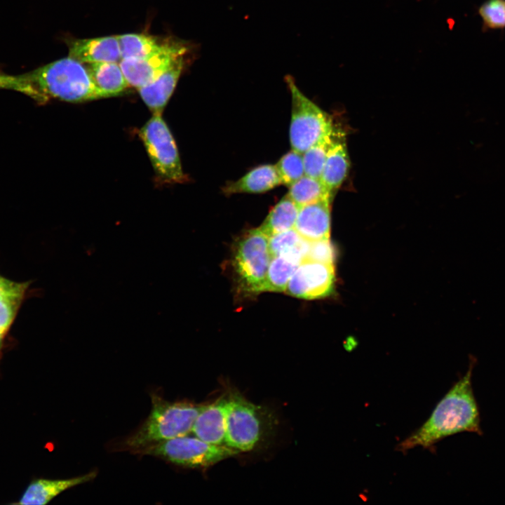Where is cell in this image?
<instances>
[{"label": "cell", "mask_w": 505, "mask_h": 505, "mask_svg": "<svg viewBox=\"0 0 505 505\" xmlns=\"http://www.w3.org/2000/svg\"><path fill=\"white\" fill-rule=\"evenodd\" d=\"M475 365L470 360L469 369L439 401L429 419L398 444L403 453L415 447L431 449L442 439L462 432L482 434L480 416L472 386Z\"/></svg>", "instance_id": "1"}, {"label": "cell", "mask_w": 505, "mask_h": 505, "mask_svg": "<svg viewBox=\"0 0 505 505\" xmlns=\"http://www.w3.org/2000/svg\"><path fill=\"white\" fill-rule=\"evenodd\" d=\"M23 74L39 92L43 105L52 99L80 102L103 97L86 66L69 56Z\"/></svg>", "instance_id": "2"}, {"label": "cell", "mask_w": 505, "mask_h": 505, "mask_svg": "<svg viewBox=\"0 0 505 505\" xmlns=\"http://www.w3.org/2000/svg\"><path fill=\"white\" fill-rule=\"evenodd\" d=\"M150 413L124 442L126 448L139 450L148 445L189 435L203 405L186 400L170 402L156 393L151 395Z\"/></svg>", "instance_id": "3"}, {"label": "cell", "mask_w": 505, "mask_h": 505, "mask_svg": "<svg viewBox=\"0 0 505 505\" xmlns=\"http://www.w3.org/2000/svg\"><path fill=\"white\" fill-rule=\"evenodd\" d=\"M137 452L195 469L213 466L239 453L226 445L211 444L189 434L148 445Z\"/></svg>", "instance_id": "4"}, {"label": "cell", "mask_w": 505, "mask_h": 505, "mask_svg": "<svg viewBox=\"0 0 505 505\" xmlns=\"http://www.w3.org/2000/svg\"><path fill=\"white\" fill-rule=\"evenodd\" d=\"M264 410L239 392L227 396L224 444L238 451L255 449L263 439L267 419Z\"/></svg>", "instance_id": "5"}, {"label": "cell", "mask_w": 505, "mask_h": 505, "mask_svg": "<svg viewBox=\"0 0 505 505\" xmlns=\"http://www.w3.org/2000/svg\"><path fill=\"white\" fill-rule=\"evenodd\" d=\"M271 257L269 237L260 228L248 231L237 242L234 266L243 291L252 294L264 292Z\"/></svg>", "instance_id": "6"}, {"label": "cell", "mask_w": 505, "mask_h": 505, "mask_svg": "<svg viewBox=\"0 0 505 505\" xmlns=\"http://www.w3.org/2000/svg\"><path fill=\"white\" fill-rule=\"evenodd\" d=\"M140 137L162 181L181 183L186 180L175 140L161 114H152L140 129Z\"/></svg>", "instance_id": "7"}, {"label": "cell", "mask_w": 505, "mask_h": 505, "mask_svg": "<svg viewBox=\"0 0 505 505\" xmlns=\"http://www.w3.org/2000/svg\"><path fill=\"white\" fill-rule=\"evenodd\" d=\"M286 82L292 100L290 145L303 154L333 129L327 114L299 90L293 78L288 76Z\"/></svg>", "instance_id": "8"}, {"label": "cell", "mask_w": 505, "mask_h": 505, "mask_svg": "<svg viewBox=\"0 0 505 505\" xmlns=\"http://www.w3.org/2000/svg\"><path fill=\"white\" fill-rule=\"evenodd\" d=\"M195 52L194 44L169 39L160 52L143 59H122L119 65L129 86L137 89L155 81L181 57Z\"/></svg>", "instance_id": "9"}, {"label": "cell", "mask_w": 505, "mask_h": 505, "mask_svg": "<svg viewBox=\"0 0 505 505\" xmlns=\"http://www.w3.org/2000/svg\"><path fill=\"white\" fill-rule=\"evenodd\" d=\"M334 282L333 264L305 259L291 276L285 292L299 298H321L331 293Z\"/></svg>", "instance_id": "10"}, {"label": "cell", "mask_w": 505, "mask_h": 505, "mask_svg": "<svg viewBox=\"0 0 505 505\" xmlns=\"http://www.w3.org/2000/svg\"><path fill=\"white\" fill-rule=\"evenodd\" d=\"M194 56V53H191L181 57L155 81L137 88L142 100L153 114H162L182 72Z\"/></svg>", "instance_id": "11"}, {"label": "cell", "mask_w": 505, "mask_h": 505, "mask_svg": "<svg viewBox=\"0 0 505 505\" xmlns=\"http://www.w3.org/2000/svg\"><path fill=\"white\" fill-rule=\"evenodd\" d=\"M330 201L331 198H325L299 207L294 229L306 241L329 239Z\"/></svg>", "instance_id": "12"}, {"label": "cell", "mask_w": 505, "mask_h": 505, "mask_svg": "<svg viewBox=\"0 0 505 505\" xmlns=\"http://www.w3.org/2000/svg\"><path fill=\"white\" fill-rule=\"evenodd\" d=\"M67 44L68 56L83 64L121 60L117 36L72 39Z\"/></svg>", "instance_id": "13"}, {"label": "cell", "mask_w": 505, "mask_h": 505, "mask_svg": "<svg viewBox=\"0 0 505 505\" xmlns=\"http://www.w3.org/2000/svg\"><path fill=\"white\" fill-rule=\"evenodd\" d=\"M227 405V396L203 405L193 426L194 436L211 444L225 445Z\"/></svg>", "instance_id": "14"}, {"label": "cell", "mask_w": 505, "mask_h": 505, "mask_svg": "<svg viewBox=\"0 0 505 505\" xmlns=\"http://www.w3.org/2000/svg\"><path fill=\"white\" fill-rule=\"evenodd\" d=\"M97 472L93 471L82 476L65 479L37 478L32 480L18 502L20 505H43L53 498L76 485L94 479Z\"/></svg>", "instance_id": "15"}, {"label": "cell", "mask_w": 505, "mask_h": 505, "mask_svg": "<svg viewBox=\"0 0 505 505\" xmlns=\"http://www.w3.org/2000/svg\"><path fill=\"white\" fill-rule=\"evenodd\" d=\"M83 65L93 84L103 97L118 95L130 86L119 62H104Z\"/></svg>", "instance_id": "16"}, {"label": "cell", "mask_w": 505, "mask_h": 505, "mask_svg": "<svg viewBox=\"0 0 505 505\" xmlns=\"http://www.w3.org/2000/svg\"><path fill=\"white\" fill-rule=\"evenodd\" d=\"M280 184H281L275 165L266 164L252 169L238 180L227 184L224 191L227 194H260Z\"/></svg>", "instance_id": "17"}, {"label": "cell", "mask_w": 505, "mask_h": 505, "mask_svg": "<svg viewBox=\"0 0 505 505\" xmlns=\"http://www.w3.org/2000/svg\"><path fill=\"white\" fill-rule=\"evenodd\" d=\"M349 167L346 144L335 140L329 149L320 180L326 189L332 195L347 175Z\"/></svg>", "instance_id": "18"}, {"label": "cell", "mask_w": 505, "mask_h": 505, "mask_svg": "<svg viewBox=\"0 0 505 505\" xmlns=\"http://www.w3.org/2000/svg\"><path fill=\"white\" fill-rule=\"evenodd\" d=\"M29 282L9 280L0 288V339L4 340L26 296Z\"/></svg>", "instance_id": "19"}, {"label": "cell", "mask_w": 505, "mask_h": 505, "mask_svg": "<svg viewBox=\"0 0 505 505\" xmlns=\"http://www.w3.org/2000/svg\"><path fill=\"white\" fill-rule=\"evenodd\" d=\"M121 60L143 59L162 50L169 39L163 42L159 39L143 34H126L117 36Z\"/></svg>", "instance_id": "20"}, {"label": "cell", "mask_w": 505, "mask_h": 505, "mask_svg": "<svg viewBox=\"0 0 505 505\" xmlns=\"http://www.w3.org/2000/svg\"><path fill=\"white\" fill-rule=\"evenodd\" d=\"M299 207L287 195L270 210L259 227L269 238L274 234L293 229Z\"/></svg>", "instance_id": "21"}, {"label": "cell", "mask_w": 505, "mask_h": 505, "mask_svg": "<svg viewBox=\"0 0 505 505\" xmlns=\"http://www.w3.org/2000/svg\"><path fill=\"white\" fill-rule=\"evenodd\" d=\"M269 243L271 257L289 255L300 261L307 258L310 246L294 228L270 236Z\"/></svg>", "instance_id": "22"}, {"label": "cell", "mask_w": 505, "mask_h": 505, "mask_svg": "<svg viewBox=\"0 0 505 505\" xmlns=\"http://www.w3.org/2000/svg\"><path fill=\"white\" fill-rule=\"evenodd\" d=\"M302 261L289 255L271 257L264 285V292H285L291 276Z\"/></svg>", "instance_id": "23"}, {"label": "cell", "mask_w": 505, "mask_h": 505, "mask_svg": "<svg viewBox=\"0 0 505 505\" xmlns=\"http://www.w3.org/2000/svg\"><path fill=\"white\" fill-rule=\"evenodd\" d=\"M286 195L299 207L332 197L320 179L306 175L289 187Z\"/></svg>", "instance_id": "24"}, {"label": "cell", "mask_w": 505, "mask_h": 505, "mask_svg": "<svg viewBox=\"0 0 505 505\" xmlns=\"http://www.w3.org/2000/svg\"><path fill=\"white\" fill-rule=\"evenodd\" d=\"M335 139L332 130L302 154L306 175L320 179L329 149Z\"/></svg>", "instance_id": "25"}, {"label": "cell", "mask_w": 505, "mask_h": 505, "mask_svg": "<svg viewBox=\"0 0 505 505\" xmlns=\"http://www.w3.org/2000/svg\"><path fill=\"white\" fill-rule=\"evenodd\" d=\"M275 167L281 184L287 187H290L305 175L302 154L293 149L283 155Z\"/></svg>", "instance_id": "26"}, {"label": "cell", "mask_w": 505, "mask_h": 505, "mask_svg": "<svg viewBox=\"0 0 505 505\" xmlns=\"http://www.w3.org/2000/svg\"><path fill=\"white\" fill-rule=\"evenodd\" d=\"M483 29L505 28V0H487L478 8Z\"/></svg>", "instance_id": "27"}, {"label": "cell", "mask_w": 505, "mask_h": 505, "mask_svg": "<svg viewBox=\"0 0 505 505\" xmlns=\"http://www.w3.org/2000/svg\"><path fill=\"white\" fill-rule=\"evenodd\" d=\"M0 89L14 90L22 93L39 105H43L39 92L23 74L11 75L0 71Z\"/></svg>", "instance_id": "28"}, {"label": "cell", "mask_w": 505, "mask_h": 505, "mask_svg": "<svg viewBox=\"0 0 505 505\" xmlns=\"http://www.w3.org/2000/svg\"><path fill=\"white\" fill-rule=\"evenodd\" d=\"M306 259L333 264V251L329 239L310 242Z\"/></svg>", "instance_id": "29"}, {"label": "cell", "mask_w": 505, "mask_h": 505, "mask_svg": "<svg viewBox=\"0 0 505 505\" xmlns=\"http://www.w3.org/2000/svg\"><path fill=\"white\" fill-rule=\"evenodd\" d=\"M9 279L6 278V277L0 275V288L3 286L5 283L8 282Z\"/></svg>", "instance_id": "30"}, {"label": "cell", "mask_w": 505, "mask_h": 505, "mask_svg": "<svg viewBox=\"0 0 505 505\" xmlns=\"http://www.w3.org/2000/svg\"><path fill=\"white\" fill-rule=\"evenodd\" d=\"M4 342V340H1V339H0V355H1V351H2V349H3Z\"/></svg>", "instance_id": "31"}]
</instances>
